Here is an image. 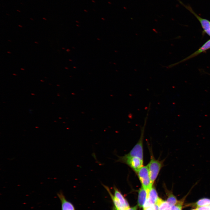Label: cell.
Instances as JSON below:
<instances>
[{
	"instance_id": "obj_1",
	"label": "cell",
	"mask_w": 210,
	"mask_h": 210,
	"mask_svg": "<svg viewBox=\"0 0 210 210\" xmlns=\"http://www.w3.org/2000/svg\"><path fill=\"white\" fill-rule=\"evenodd\" d=\"M142 186L146 191L147 194L152 187V184L147 166H143L136 173Z\"/></svg>"
},
{
	"instance_id": "obj_2",
	"label": "cell",
	"mask_w": 210,
	"mask_h": 210,
	"mask_svg": "<svg viewBox=\"0 0 210 210\" xmlns=\"http://www.w3.org/2000/svg\"><path fill=\"white\" fill-rule=\"evenodd\" d=\"M151 182L153 184L163 166V162L156 159L151 155L150 161L147 165Z\"/></svg>"
},
{
	"instance_id": "obj_3",
	"label": "cell",
	"mask_w": 210,
	"mask_h": 210,
	"mask_svg": "<svg viewBox=\"0 0 210 210\" xmlns=\"http://www.w3.org/2000/svg\"><path fill=\"white\" fill-rule=\"evenodd\" d=\"M117 161L127 164L136 173L143 166V160L137 157L125 158L119 157Z\"/></svg>"
},
{
	"instance_id": "obj_4",
	"label": "cell",
	"mask_w": 210,
	"mask_h": 210,
	"mask_svg": "<svg viewBox=\"0 0 210 210\" xmlns=\"http://www.w3.org/2000/svg\"><path fill=\"white\" fill-rule=\"evenodd\" d=\"M158 198L155 188L152 187L147 193L146 200L143 207L155 204Z\"/></svg>"
},
{
	"instance_id": "obj_5",
	"label": "cell",
	"mask_w": 210,
	"mask_h": 210,
	"mask_svg": "<svg viewBox=\"0 0 210 210\" xmlns=\"http://www.w3.org/2000/svg\"><path fill=\"white\" fill-rule=\"evenodd\" d=\"M184 6L192 13L197 18L200 23L202 26L205 32L210 36V22L206 19L200 17L196 14L189 6Z\"/></svg>"
},
{
	"instance_id": "obj_6",
	"label": "cell",
	"mask_w": 210,
	"mask_h": 210,
	"mask_svg": "<svg viewBox=\"0 0 210 210\" xmlns=\"http://www.w3.org/2000/svg\"><path fill=\"white\" fill-rule=\"evenodd\" d=\"M57 195L61 202V210H76L73 204L66 199L62 192Z\"/></svg>"
},
{
	"instance_id": "obj_7",
	"label": "cell",
	"mask_w": 210,
	"mask_h": 210,
	"mask_svg": "<svg viewBox=\"0 0 210 210\" xmlns=\"http://www.w3.org/2000/svg\"><path fill=\"white\" fill-rule=\"evenodd\" d=\"M114 196L119 201L125 209L130 208V206L127 201L125 199L120 192L115 186L113 187Z\"/></svg>"
},
{
	"instance_id": "obj_8",
	"label": "cell",
	"mask_w": 210,
	"mask_h": 210,
	"mask_svg": "<svg viewBox=\"0 0 210 210\" xmlns=\"http://www.w3.org/2000/svg\"><path fill=\"white\" fill-rule=\"evenodd\" d=\"M146 191L141 186L138 192V205L140 207H143L147 197Z\"/></svg>"
},
{
	"instance_id": "obj_9",
	"label": "cell",
	"mask_w": 210,
	"mask_h": 210,
	"mask_svg": "<svg viewBox=\"0 0 210 210\" xmlns=\"http://www.w3.org/2000/svg\"><path fill=\"white\" fill-rule=\"evenodd\" d=\"M102 185L110 195L114 204V206L116 209L118 210L125 209L124 207L121 204L119 201L112 193L108 187L104 184H103Z\"/></svg>"
},
{
	"instance_id": "obj_10",
	"label": "cell",
	"mask_w": 210,
	"mask_h": 210,
	"mask_svg": "<svg viewBox=\"0 0 210 210\" xmlns=\"http://www.w3.org/2000/svg\"><path fill=\"white\" fill-rule=\"evenodd\" d=\"M210 48V39L207 41L198 50L190 55L183 60L182 61H186L191 58L194 57L203 51Z\"/></svg>"
},
{
	"instance_id": "obj_11",
	"label": "cell",
	"mask_w": 210,
	"mask_h": 210,
	"mask_svg": "<svg viewBox=\"0 0 210 210\" xmlns=\"http://www.w3.org/2000/svg\"><path fill=\"white\" fill-rule=\"evenodd\" d=\"M156 204L158 206L159 210H163L167 208H170L171 206L166 201H164L159 197Z\"/></svg>"
},
{
	"instance_id": "obj_12",
	"label": "cell",
	"mask_w": 210,
	"mask_h": 210,
	"mask_svg": "<svg viewBox=\"0 0 210 210\" xmlns=\"http://www.w3.org/2000/svg\"><path fill=\"white\" fill-rule=\"evenodd\" d=\"M210 204V199L207 198H202L197 201L195 205L197 207L208 206Z\"/></svg>"
},
{
	"instance_id": "obj_13",
	"label": "cell",
	"mask_w": 210,
	"mask_h": 210,
	"mask_svg": "<svg viewBox=\"0 0 210 210\" xmlns=\"http://www.w3.org/2000/svg\"><path fill=\"white\" fill-rule=\"evenodd\" d=\"M166 201L170 206L176 205L178 202V201L177 200L175 196L171 192L169 193L168 197Z\"/></svg>"
},
{
	"instance_id": "obj_14",
	"label": "cell",
	"mask_w": 210,
	"mask_h": 210,
	"mask_svg": "<svg viewBox=\"0 0 210 210\" xmlns=\"http://www.w3.org/2000/svg\"><path fill=\"white\" fill-rule=\"evenodd\" d=\"M143 210H159L158 205L156 204L147 207H143Z\"/></svg>"
},
{
	"instance_id": "obj_15",
	"label": "cell",
	"mask_w": 210,
	"mask_h": 210,
	"mask_svg": "<svg viewBox=\"0 0 210 210\" xmlns=\"http://www.w3.org/2000/svg\"><path fill=\"white\" fill-rule=\"evenodd\" d=\"M196 210H210L208 206L197 207Z\"/></svg>"
},
{
	"instance_id": "obj_16",
	"label": "cell",
	"mask_w": 210,
	"mask_h": 210,
	"mask_svg": "<svg viewBox=\"0 0 210 210\" xmlns=\"http://www.w3.org/2000/svg\"><path fill=\"white\" fill-rule=\"evenodd\" d=\"M137 205H136L132 208H130L127 209H117L116 208V210H137Z\"/></svg>"
},
{
	"instance_id": "obj_17",
	"label": "cell",
	"mask_w": 210,
	"mask_h": 210,
	"mask_svg": "<svg viewBox=\"0 0 210 210\" xmlns=\"http://www.w3.org/2000/svg\"><path fill=\"white\" fill-rule=\"evenodd\" d=\"M170 208H167L163 210H170Z\"/></svg>"
},
{
	"instance_id": "obj_18",
	"label": "cell",
	"mask_w": 210,
	"mask_h": 210,
	"mask_svg": "<svg viewBox=\"0 0 210 210\" xmlns=\"http://www.w3.org/2000/svg\"><path fill=\"white\" fill-rule=\"evenodd\" d=\"M113 210H116V208H115V206L113 207Z\"/></svg>"
},
{
	"instance_id": "obj_19",
	"label": "cell",
	"mask_w": 210,
	"mask_h": 210,
	"mask_svg": "<svg viewBox=\"0 0 210 210\" xmlns=\"http://www.w3.org/2000/svg\"><path fill=\"white\" fill-rule=\"evenodd\" d=\"M208 206H209V208L210 209V204L209 205H208Z\"/></svg>"
},
{
	"instance_id": "obj_20",
	"label": "cell",
	"mask_w": 210,
	"mask_h": 210,
	"mask_svg": "<svg viewBox=\"0 0 210 210\" xmlns=\"http://www.w3.org/2000/svg\"><path fill=\"white\" fill-rule=\"evenodd\" d=\"M8 52V53H10V52Z\"/></svg>"
},
{
	"instance_id": "obj_21",
	"label": "cell",
	"mask_w": 210,
	"mask_h": 210,
	"mask_svg": "<svg viewBox=\"0 0 210 210\" xmlns=\"http://www.w3.org/2000/svg\"><path fill=\"white\" fill-rule=\"evenodd\" d=\"M196 210V209H192V210Z\"/></svg>"
}]
</instances>
